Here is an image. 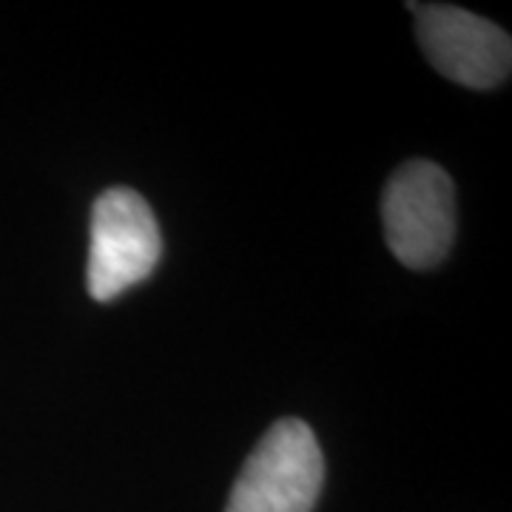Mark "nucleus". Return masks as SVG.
Masks as SVG:
<instances>
[{"label": "nucleus", "mask_w": 512, "mask_h": 512, "mask_svg": "<svg viewBox=\"0 0 512 512\" xmlns=\"http://www.w3.org/2000/svg\"><path fill=\"white\" fill-rule=\"evenodd\" d=\"M382 222L402 265L427 271L444 262L456 239V188L447 171L430 160L404 163L384 188Z\"/></svg>", "instance_id": "2"}, {"label": "nucleus", "mask_w": 512, "mask_h": 512, "mask_svg": "<svg viewBox=\"0 0 512 512\" xmlns=\"http://www.w3.org/2000/svg\"><path fill=\"white\" fill-rule=\"evenodd\" d=\"M163 254L160 225L148 202L131 188H109L92 208L86 285L97 302H109L140 285Z\"/></svg>", "instance_id": "3"}, {"label": "nucleus", "mask_w": 512, "mask_h": 512, "mask_svg": "<svg viewBox=\"0 0 512 512\" xmlns=\"http://www.w3.org/2000/svg\"><path fill=\"white\" fill-rule=\"evenodd\" d=\"M325 484V456L302 419H282L248 456L225 512H313Z\"/></svg>", "instance_id": "1"}, {"label": "nucleus", "mask_w": 512, "mask_h": 512, "mask_svg": "<svg viewBox=\"0 0 512 512\" xmlns=\"http://www.w3.org/2000/svg\"><path fill=\"white\" fill-rule=\"evenodd\" d=\"M416 35L433 69L467 89H495L512 69V40L493 20L458 6L410 3Z\"/></svg>", "instance_id": "4"}]
</instances>
